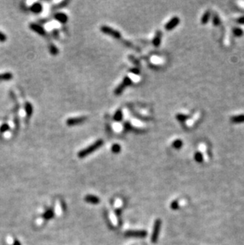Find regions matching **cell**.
<instances>
[{
	"label": "cell",
	"mask_w": 244,
	"mask_h": 245,
	"mask_svg": "<svg viewBox=\"0 0 244 245\" xmlns=\"http://www.w3.org/2000/svg\"><path fill=\"white\" fill-rule=\"evenodd\" d=\"M102 144L103 141L102 140H97V141H95V142L94 143V144H91V145H90V146H88L87 148H84V149H82V150L80 151L78 154V156L79 157V158H83V157L87 156L88 155L91 154V153H94L95 151H96L97 149H99V148L102 145Z\"/></svg>",
	"instance_id": "obj_1"
},
{
	"label": "cell",
	"mask_w": 244,
	"mask_h": 245,
	"mask_svg": "<svg viewBox=\"0 0 244 245\" xmlns=\"http://www.w3.org/2000/svg\"><path fill=\"white\" fill-rule=\"evenodd\" d=\"M101 31L105 34L111 36V37H114V38H120L121 37V34H120L118 31L111 28V27L106 26V25H102L101 27Z\"/></svg>",
	"instance_id": "obj_2"
},
{
	"label": "cell",
	"mask_w": 244,
	"mask_h": 245,
	"mask_svg": "<svg viewBox=\"0 0 244 245\" xmlns=\"http://www.w3.org/2000/svg\"><path fill=\"white\" fill-rule=\"evenodd\" d=\"M132 79L130 78V77L129 76H126L125 79H124L123 82H121V84L118 86V87L116 88V90H115L114 93L115 95H119L120 94H121V93L123 92V91L125 90V88L126 87H128V86H129V85H131L132 83Z\"/></svg>",
	"instance_id": "obj_3"
},
{
	"label": "cell",
	"mask_w": 244,
	"mask_h": 245,
	"mask_svg": "<svg viewBox=\"0 0 244 245\" xmlns=\"http://www.w3.org/2000/svg\"><path fill=\"white\" fill-rule=\"evenodd\" d=\"M161 220H156L154 225V229H153V233H152V243H156L158 240L159 234L160 229H161Z\"/></svg>",
	"instance_id": "obj_4"
},
{
	"label": "cell",
	"mask_w": 244,
	"mask_h": 245,
	"mask_svg": "<svg viewBox=\"0 0 244 245\" xmlns=\"http://www.w3.org/2000/svg\"><path fill=\"white\" fill-rule=\"evenodd\" d=\"M126 237H138V238H143L147 236V232L144 230H136V231H128L125 233Z\"/></svg>",
	"instance_id": "obj_5"
},
{
	"label": "cell",
	"mask_w": 244,
	"mask_h": 245,
	"mask_svg": "<svg viewBox=\"0 0 244 245\" xmlns=\"http://www.w3.org/2000/svg\"><path fill=\"white\" fill-rule=\"evenodd\" d=\"M179 22H180V19L179 18H177V17H174L166 23V25H165V29L166 30H171V29H174Z\"/></svg>",
	"instance_id": "obj_6"
},
{
	"label": "cell",
	"mask_w": 244,
	"mask_h": 245,
	"mask_svg": "<svg viewBox=\"0 0 244 245\" xmlns=\"http://www.w3.org/2000/svg\"><path fill=\"white\" fill-rule=\"evenodd\" d=\"M86 118L85 117H78V118H71L67 121V125L68 126H75L78 124L82 123L85 122Z\"/></svg>",
	"instance_id": "obj_7"
},
{
	"label": "cell",
	"mask_w": 244,
	"mask_h": 245,
	"mask_svg": "<svg viewBox=\"0 0 244 245\" xmlns=\"http://www.w3.org/2000/svg\"><path fill=\"white\" fill-rule=\"evenodd\" d=\"M29 27H30V29H32V30H33L34 32H36V33H37L38 34H40V35H45V29H44L42 26H41V25H37V24H35V23H31Z\"/></svg>",
	"instance_id": "obj_8"
},
{
	"label": "cell",
	"mask_w": 244,
	"mask_h": 245,
	"mask_svg": "<svg viewBox=\"0 0 244 245\" xmlns=\"http://www.w3.org/2000/svg\"><path fill=\"white\" fill-rule=\"evenodd\" d=\"M68 16L67 15L64 14V13H57L55 15V19H56V21H58L59 22L61 23H65L67 22L68 21Z\"/></svg>",
	"instance_id": "obj_9"
},
{
	"label": "cell",
	"mask_w": 244,
	"mask_h": 245,
	"mask_svg": "<svg viewBox=\"0 0 244 245\" xmlns=\"http://www.w3.org/2000/svg\"><path fill=\"white\" fill-rule=\"evenodd\" d=\"M85 201L86 202L91 203V204H99V202H100V199L98 197H96V196L87 195L85 198Z\"/></svg>",
	"instance_id": "obj_10"
},
{
	"label": "cell",
	"mask_w": 244,
	"mask_h": 245,
	"mask_svg": "<svg viewBox=\"0 0 244 245\" xmlns=\"http://www.w3.org/2000/svg\"><path fill=\"white\" fill-rule=\"evenodd\" d=\"M161 37H162V33L161 31H157L156 32V34L155 36L154 39H153V45H154L155 47H159L161 43Z\"/></svg>",
	"instance_id": "obj_11"
},
{
	"label": "cell",
	"mask_w": 244,
	"mask_h": 245,
	"mask_svg": "<svg viewBox=\"0 0 244 245\" xmlns=\"http://www.w3.org/2000/svg\"><path fill=\"white\" fill-rule=\"evenodd\" d=\"M13 78V75L10 72H5L0 74V80H10Z\"/></svg>",
	"instance_id": "obj_12"
},
{
	"label": "cell",
	"mask_w": 244,
	"mask_h": 245,
	"mask_svg": "<svg viewBox=\"0 0 244 245\" xmlns=\"http://www.w3.org/2000/svg\"><path fill=\"white\" fill-rule=\"evenodd\" d=\"M31 10L34 13H40L42 10V6L40 3L37 2V3H34L33 6H31Z\"/></svg>",
	"instance_id": "obj_13"
},
{
	"label": "cell",
	"mask_w": 244,
	"mask_h": 245,
	"mask_svg": "<svg viewBox=\"0 0 244 245\" xmlns=\"http://www.w3.org/2000/svg\"><path fill=\"white\" fill-rule=\"evenodd\" d=\"M25 112H26V115L30 117L32 115V113H33V106H32V105L29 102H26L25 106Z\"/></svg>",
	"instance_id": "obj_14"
},
{
	"label": "cell",
	"mask_w": 244,
	"mask_h": 245,
	"mask_svg": "<svg viewBox=\"0 0 244 245\" xmlns=\"http://www.w3.org/2000/svg\"><path fill=\"white\" fill-rule=\"evenodd\" d=\"M122 118H123V113H122V111H121V109H118V110L115 113L114 120L115 121H117V122H120V121H121Z\"/></svg>",
	"instance_id": "obj_15"
},
{
	"label": "cell",
	"mask_w": 244,
	"mask_h": 245,
	"mask_svg": "<svg viewBox=\"0 0 244 245\" xmlns=\"http://www.w3.org/2000/svg\"><path fill=\"white\" fill-rule=\"evenodd\" d=\"M49 51H50V53L52 54V55H57L58 52H59V51H58V49L55 47V45H54L53 44L50 45Z\"/></svg>",
	"instance_id": "obj_16"
},
{
	"label": "cell",
	"mask_w": 244,
	"mask_h": 245,
	"mask_svg": "<svg viewBox=\"0 0 244 245\" xmlns=\"http://www.w3.org/2000/svg\"><path fill=\"white\" fill-rule=\"evenodd\" d=\"M112 152H113V153H119L120 151H121V146H120V144H113V146H112Z\"/></svg>",
	"instance_id": "obj_17"
},
{
	"label": "cell",
	"mask_w": 244,
	"mask_h": 245,
	"mask_svg": "<svg viewBox=\"0 0 244 245\" xmlns=\"http://www.w3.org/2000/svg\"><path fill=\"white\" fill-rule=\"evenodd\" d=\"M173 146H174V148H177V149L181 148H182V141L180 140H174V143H173Z\"/></svg>",
	"instance_id": "obj_18"
},
{
	"label": "cell",
	"mask_w": 244,
	"mask_h": 245,
	"mask_svg": "<svg viewBox=\"0 0 244 245\" xmlns=\"http://www.w3.org/2000/svg\"><path fill=\"white\" fill-rule=\"evenodd\" d=\"M7 130H9V126L8 125H6V124H3L2 126H1V127H0V132H6V131H7Z\"/></svg>",
	"instance_id": "obj_19"
},
{
	"label": "cell",
	"mask_w": 244,
	"mask_h": 245,
	"mask_svg": "<svg viewBox=\"0 0 244 245\" xmlns=\"http://www.w3.org/2000/svg\"><path fill=\"white\" fill-rule=\"evenodd\" d=\"M195 159H196V160L198 161V162H201L202 161V156H201V154L200 153H197L196 154H195Z\"/></svg>",
	"instance_id": "obj_20"
},
{
	"label": "cell",
	"mask_w": 244,
	"mask_h": 245,
	"mask_svg": "<svg viewBox=\"0 0 244 245\" xmlns=\"http://www.w3.org/2000/svg\"><path fill=\"white\" fill-rule=\"evenodd\" d=\"M6 41V36L5 35L4 33H2L1 31H0V41L1 42H4V41Z\"/></svg>",
	"instance_id": "obj_21"
},
{
	"label": "cell",
	"mask_w": 244,
	"mask_h": 245,
	"mask_svg": "<svg viewBox=\"0 0 244 245\" xmlns=\"http://www.w3.org/2000/svg\"><path fill=\"white\" fill-rule=\"evenodd\" d=\"M209 13H206V14H205L203 16V18H202V23H206L207 22L208 19H209Z\"/></svg>",
	"instance_id": "obj_22"
},
{
	"label": "cell",
	"mask_w": 244,
	"mask_h": 245,
	"mask_svg": "<svg viewBox=\"0 0 244 245\" xmlns=\"http://www.w3.org/2000/svg\"><path fill=\"white\" fill-rule=\"evenodd\" d=\"M170 207H171V208H172L173 210H177V209L179 208V205H178V202H172V204H171Z\"/></svg>",
	"instance_id": "obj_23"
},
{
	"label": "cell",
	"mask_w": 244,
	"mask_h": 245,
	"mask_svg": "<svg viewBox=\"0 0 244 245\" xmlns=\"http://www.w3.org/2000/svg\"><path fill=\"white\" fill-rule=\"evenodd\" d=\"M130 60H132V61L134 63V64H136V65H137L138 64H139V63H138V61L136 60H135V59H133V58L132 57V56H130Z\"/></svg>",
	"instance_id": "obj_24"
},
{
	"label": "cell",
	"mask_w": 244,
	"mask_h": 245,
	"mask_svg": "<svg viewBox=\"0 0 244 245\" xmlns=\"http://www.w3.org/2000/svg\"><path fill=\"white\" fill-rule=\"evenodd\" d=\"M131 72H132V73H134V74H139V70L138 69H132L131 70Z\"/></svg>",
	"instance_id": "obj_25"
}]
</instances>
